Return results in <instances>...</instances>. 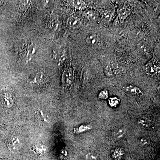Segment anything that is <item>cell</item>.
Here are the masks:
<instances>
[{
  "instance_id": "13",
  "label": "cell",
  "mask_w": 160,
  "mask_h": 160,
  "mask_svg": "<svg viewBox=\"0 0 160 160\" xmlns=\"http://www.w3.org/2000/svg\"><path fill=\"white\" fill-rule=\"evenodd\" d=\"M126 133V130L124 128H119L115 131L114 135L115 138L117 139L123 138Z\"/></svg>"
},
{
  "instance_id": "6",
  "label": "cell",
  "mask_w": 160,
  "mask_h": 160,
  "mask_svg": "<svg viewBox=\"0 0 160 160\" xmlns=\"http://www.w3.org/2000/svg\"><path fill=\"white\" fill-rule=\"evenodd\" d=\"M138 122L140 127L144 129H151L153 126V123L152 121L145 118H140L138 120Z\"/></svg>"
},
{
  "instance_id": "18",
  "label": "cell",
  "mask_w": 160,
  "mask_h": 160,
  "mask_svg": "<svg viewBox=\"0 0 160 160\" xmlns=\"http://www.w3.org/2000/svg\"><path fill=\"white\" fill-rule=\"evenodd\" d=\"M109 103L111 107H116L119 103V100L116 97L111 98L109 99Z\"/></svg>"
},
{
  "instance_id": "2",
  "label": "cell",
  "mask_w": 160,
  "mask_h": 160,
  "mask_svg": "<svg viewBox=\"0 0 160 160\" xmlns=\"http://www.w3.org/2000/svg\"><path fill=\"white\" fill-rule=\"evenodd\" d=\"M22 144L20 139L17 137H14L10 139L9 143V150L12 152H15L18 151L21 147Z\"/></svg>"
},
{
  "instance_id": "12",
  "label": "cell",
  "mask_w": 160,
  "mask_h": 160,
  "mask_svg": "<svg viewBox=\"0 0 160 160\" xmlns=\"http://www.w3.org/2000/svg\"><path fill=\"white\" fill-rule=\"evenodd\" d=\"M124 152L121 148H117L112 150V156L113 158L115 159H120L124 155Z\"/></svg>"
},
{
  "instance_id": "11",
  "label": "cell",
  "mask_w": 160,
  "mask_h": 160,
  "mask_svg": "<svg viewBox=\"0 0 160 160\" xmlns=\"http://www.w3.org/2000/svg\"><path fill=\"white\" fill-rule=\"evenodd\" d=\"M112 12L109 10H104L102 12V19L105 22H109L112 17Z\"/></svg>"
},
{
  "instance_id": "19",
  "label": "cell",
  "mask_w": 160,
  "mask_h": 160,
  "mask_svg": "<svg viewBox=\"0 0 160 160\" xmlns=\"http://www.w3.org/2000/svg\"><path fill=\"white\" fill-rule=\"evenodd\" d=\"M86 158L87 160H97V157L94 153L88 152L86 154Z\"/></svg>"
},
{
  "instance_id": "17",
  "label": "cell",
  "mask_w": 160,
  "mask_h": 160,
  "mask_svg": "<svg viewBox=\"0 0 160 160\" xmlns=\"http://www.w3.org/2000/svg\"><path fill=\"white\" fill-rule=\"evenodd\" d=\"M149 47L145 43H141L139 44V49L140 51L144 54L149 53Z\"/></svg>"
},
{
  "instance_id": "9",
  "label": "cell",
  "mask_w": 160,
  "mask_h": 160,
  "mask_svg": "<svg viewBox=\"0 0 160 160\" xmlns=\"http://www.w3.org/2000/svg\"><path fill=\"white\" fill-rule=\"evenodd\" d=\"M86 42L90 45V46H97L98 44V38L95 35H90L86 38Z\"/></svg>"
},
{
  "instance_id": "8",
  "label": "cell",
  "mask_w": 160,
  "mask_h": 160,
  "mask_svg": "<svg viewBox=\"0 0 160 160\" xmlns=\"http://www.w3.org/2000/svg\"><path fill=\"white\" fill-rule=\"evenodd\" d=\"M46 79V76L42 72H38L31 82L33 84H41L44 82Z\"/></svg>"
},
{
  "instance_id": "3",
  "label": "cell",
  "mask_w": 160,
  "mask_h": 160,
  "mask_svg": "<svg viewBox=\"0 0 160 160\" xmlns=\"http://www.w3.org/2000/svg\"><path fill=\"white\" fill-rule=\"evenodd\" d=\"M2 102L7 108H10L13 104V99L11 93L9 92H4L2 96Z\"/></svg>"
},
{
  "instance_id": "14",
  "label": "cell",
  "mask_w": 160,
  "mask_h": 160,
  "mask_svg": "<svg viewBox=\"0 0 160 160\" xmlns=\"http://www.w3.org/2000/svg\"><path fill=\"white\" fill-rule=\"evenodd\" d=\"M126 90L127 92L133 94L140 95L142 94V91L138 88L136 86H129L126 87Z\"/></svg>"
},
{
  "instance_id": "1",
  "label": "cell",
  "mask_w": 160,
  "mask_h": 160,
  "mask_svg": "<svg viewBox=\"0 0 160 160\" xmlns=\"http://www.w3.org/2000/svg\"><path fill=\"white\" fill-rule=\"evenodd\" d=\"M73 73L71 69H67L64 70L62 75V81L64 87H68L71 86L73 81Z\"/></svg>"
},
{
  "instance_id": "10",
  "label": "cell",
  "mask_w": 160,
  "mask_h": 160,
  "mask_svg": "<svg viewBox=\"0 0 160 160\" xmlns=\"http://www.w3.org/2000/svg\"><path fill=\"white\" fill-rule=\"evenodd\" d=\"M130 11L128 9L123 8L120 9L119 12V18L121 22H123L126 18L129 15Z\"/></svg>"
},
{
  "instance_id": "5",
  "label": "cell",
  "mask_w": 160,
  "mask_h": 160,
  "mask_svg": "<svg viewBox=\"0 0 160 160\" xmlns=\"http://www.w3.org/2000/svg\"><path fill=\"white\" fill-rule=\"evenodd\" d=\"M32 149L33 152L39 155L45 154L47 149L46 146L42 143H37L35 144L34 146H32Z\"/></svg>"
},
{
  "instance_id": "20",
  "label": "cell",
  "mask_w": 160,
  "mask_h": 160,
  "mask_svg": "<svg viewBox=\"0 0 160 160\" xmlns=\"http://www.w3.org/2000/svg\"><path fill=\"white\" fill-rule=\"evenodd\" d=\"M98 97L102 99H105L108 97V92L107 90H104L101 91L99 94Z\"/></svg>"
},
{
  "instance_id": "15",
  "label": "cell",
  "mask_w": 160,
  "mask_h": 160,
  "mask_svg": "<svg viewBox=\"0 0 160 160\" xmlns=\"http://www.w3.org/2000/svg\"><path fill=\"white\" fill-rule=\"evenodd\" d=\"M72 5L76 9H82L86 7V5L82 1H74L72 2Z\"/></svg>"
},
{
  "instance_id": "7",
  "label": "cell",
  "mask_w": 160,
  "mask_h": 160,
  "mask_svg": "<svg viewBox=\"0 0 160 160\" xmlns=\"http://www.w3.org/2000/svg\"><path fill=\"white\" fill-rule=\"evenodd\" d=\"M67 23L68 26L73 29L79 28L82 25V23L80 20L74 17L69 18L67 20Z\"/></svg>"
},
{
  "instance_id": "16",
  "label": "cell",
  "mask_w": 160,
  "mask_h": 160,
  "mask_svg": "<svg viewBox=\"0 0 160 160\" xmlns=\"http://www.w3.org/2000/svg\"><path fill=\"white\" fill-rule=\"evenodd\" d=\"M91 129L92 126L90 125H82L76 129L75 132L76 133H81V132L90 130Z\"/></svg>"
},
{
  "instance_id": "23",
  "label": "cell",
  "mask_w": 160,
  "mask_h": 160,
  "mask_svg": "<svg viewBox=\"0 0 160 160\" xmlns=\"http://www.w3.org/2000/svg\"><path fill=\"white\" fill-rule=\"evenodd\" d=\"M39 114L40 117L41 118V119L44 122H47V119L46 117H45V115L42 111H40L39 112Z\"/></svg>"
},
{
  "instance_id": "21",
  "label": "cell",
  "mask_w": 160,
  "mask_h": 160,
  "mask_svg": "<svg viewBox=\"0 0 160 160\" xmlns=\"http://www.w3.org/2000/svg\"><path fill=\"white\" fill-rule=\"evenodd\" d=\"M140 143L142 146H148L149 143V141L148 138H142L140 139Z\"/></svg>"
},
{
  "instance_id": "4",
  "label": "cell",
  "mask_w": 160,
  "mask_h": 160,
  "mask_svg": "<svg viewBox=\"0 0 160 160\" xmlns=\"http://www.w3.org/2000/svg\"><path fill=\"white\" fill-rule=\"evenodd\" d=\"M160 67L159 65H156L153 62L149 63L146 66V70L148 74L154 75L159 72Z\"/></svg>"
},
{
  "instance_id": "22",
  "label": "cell",
  "mask_w": 160,
  "mask_h": 160,
  "mask_svg": "<svg viewBox=\"0 0 160 160\" xmlns=\"http://www.w3.org/2000/svg\"><path fill=\"white\" fill-rule=\"evenodd\" d=\"M29 1H22L21 2L20 5V8L21 9H25L29 6Z\"/></svg>"
}]
</instances>
